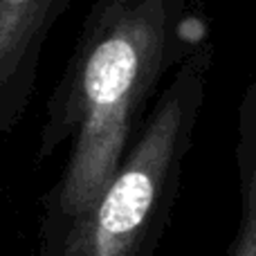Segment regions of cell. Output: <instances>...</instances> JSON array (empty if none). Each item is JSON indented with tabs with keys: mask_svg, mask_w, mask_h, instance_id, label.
<instances>
[{
	"mask_svg": "<svg viewBox=\"0 0 256 256\" xmlns=\"http://www.w3.org/2000/svg\"><path fill=\"white\" fill-rule=\"evenodd\" d=\"M209 40L186 0H92L61 81L50 94L36 162L70 155L43 198L38 234L84 214L120 166L160 81Z\"/></svg>",
	"mask_w": 256,
	"mask_h": 256,
	"instance_id": "cell-1",
	"label": "cell"
},
{
	"mask_svg": "<svg viewBox=\"0 0 256 256\" xmlns=\"http://www.w3.org/2000/svg\"><path fill=\"white\" fill-rule=\"evenodd\" d=\"M212 56L207 40L171 72L97 198L63 227L38 234L36 256H155L207 99Z\"/></svg>",
	"mask_w": 256,
	"mask_h": 256,
	"instance_id": "cell-2",
	"label": "cell"
},
{
	"mask_svg": "<svg viewBox=\"0 0 256 256\" xmlns=\"http://www.w3.org/2000/svg\"><path fill=\"white\" fill-rule=\"evenodd\" d=\"M74 0H0V137L22 120L43 48Z\"/></svg>",
	"mask_w": 256,
	"mask_h": 256,
	"instance_id": "cell-3",
	"label": "cell"
},
{
	"mask_svg": "<svg viewBox=\"0 0 256 256\" xmlns=\"http://www.w3.org/2000/svg\"><path fill=\"white\" fill-rule=\"evenodd\" d=\"M234 155L240 214L227 256H256V81L245 88L238 104Z\"/></svg>",
	"mask_w": 256,
	"mask_h": 256,
	"instance_id": "cell-4",
	"label": "cell"
}]
</instances>
